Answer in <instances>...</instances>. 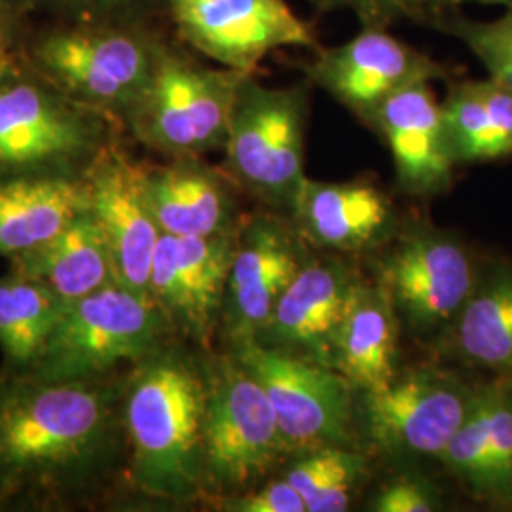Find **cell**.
<instances>
[{
    "mask_svg": "<svg viewBox=\"0 0 512 512\" xmlns=\"http://www.w3.org/2000/svg\"><path fill=\"white\" fill-rule=\"evenodd\" d=\"M124 378L0 376V505L67 509L109 490L126 469Z\"/></svg>",
    "mask_w": 512,
    "mask_h": 512,
    "instance_id": "6da1fadb",
    "label": "cell"
},
{
    "mask_svg": "<svg viewBox=\"0 0 512 512\" xmlns=\"http://www.w3.org/2000/svg\"><path fill=\"white\" fill-rule=\"evenodd\" d=\"M139 165L143 194L162 234L203 238L238 230L236 203L226 177L203 164L200 156Z\"/></svg>",
    "mask_w": 512,
    "mask_h": 512,
    "instance_id": "ffe728a7",
    "label": "cell"
},
{
    "mask_svg": "<svg viewBox=\"0 0 512 512\" xmlns=\"http://www.w3.org/2000/svg\"><path fill=\"white\" fill-rule=\"evenodd\" d=\"M114 122L50 82L14 76L0 84V177H86L116 143Z\"/></svg>",
    "mask_w": 512,
    "mask_h": 512,
    "instance_id": "3957f363",
    "label": "cell"
},
{
    "mask_svg": "<svg viewBox=\"0 0 512 512\" xmlns=\"http://www.w3.org/2000/svg\"><path fill=\"white\" fill-rule=\"evenodd\" d=\"M14 76H16V67L12 63V55L8 52L6 35H4V29L0 25V84L14 78Z\"/></svg>",
    "mask_w": 512,
    "mask_h": 512,
    "instance_id": "836d02e7",
    "label": "cell"
},
{
    "mask_svg": "<svg viewBox=\"0 0 512 512\" xmlns=\"http://www.w3.org/2000/svg\"><path fill=\"white\" fill-rule=\"evenodd\" d=\"M442 107L446 139L456 165L512 156V92L486 80H452Z\"/></svg>",
    "mask_w": 512,
    "mask_h": 512,
    "instance_id": "484cf974",
    "label": "cell"
},
{
    "mask_svg": "<svg viewBox=\"0 0 512 512\" xmlns=\"http://www.w3.org/2000/svg\"><path fill=\"white\" fill-rule=\"evenodd\" d=\"M86 183L90 211L109 243L116 281L150 298V270L162 232L143 194L141 165L114 143L88 169Z\"/></svg>",
    "mask_w": 512,
    "mask_h": 512,
    "instance_id": "e0dca14e",
    "label": "cell"
},
{
    "mask_svg": "<svg viewBox=\"0 0 512 512\" xmlns=\"http://www.w3.org/2000/svg\"><path fill=\"white\" fill-rule=\"evenodd\" d=\"M467 2H478V4H495V6H503L505 10H512V0H429L431 4V23L433 19L439 18L440 14L444 12H452V10H459L461 4ZM429 23V25H431Z\"/></svg>",
    "mask_w": 512,
    "mask_h": 512,
    "instance_id": "d6a6232c",
    "label": "cell"
},
{
    "mask_svg": "<svg viewBox=\"0 0 512 512\" xmlns=\"http://www.w3.org/2000/svg\"><path fill=\"white\" fill-rule=\"evenodd\" d=\"M480 384L421 366L365 391L361 418L370 444L393 458H440L475 403Z\"/></svg>",
    "mask_w": 512,
    "mask_h": 512,
    "instance_id": "9c48e42d",
    "label": "cell"
},
{
    "mask_svg": "<svg viewBox=\"0 0 512 512\" xmlns=\"http://www.w3.org/2000/svg\"><path fill=\"white\" fill-rule=\"evenodd\" d=\"M463 365L490 380L512 382V264L505 260L480 268L475 291L446 330Z\"/></svg>",
    "mask_w": 512,
    "mask_h": 512,
    "instance_id": "cb8c5ba5",
    "label": "cell"
},
{
    "mask_svg": "<svg viewBox=\"0 0 512 512\" xmlns=\"http://www.w3.org/2000/svg\"><path fill=\"white\" fill-rule=\"evenodd\" d=\"M366 126L384 137L397 179L406 192L431 196L452 184L458 165L450 152L442 107L431 82L412 84L387 97Z\"/></svg>",
    "mask_w": 512,
    "mask_h": 512,
    "instance_id": "d6986e66",
    "label": "cell"
},
{
    "mask_svg": "<svg viewBox=\"0 0 512 512\" xmlns=\"http://www.w3.org/2000/svg\"><path fill=\"white\" fill-rule=\"evenodd\" d=\"M90 207L86 177H0V256L12 258L61 232Z\"/></svg>",
    "mask_w": 512,
    "mask_h": 512,
    "instance_id": "603a6c76",
    "label": "cell"
},
{
    "mask_svg": "<svg viewBox=\"0 0 512 512\" xmlns=\"http://www.w3.org/2000/svg\"><path fill=\"white\" fill-rule=\"evenodd\" d=\"M247 74L203 67L164 46L128 124L143 145L169 158L222 148L239 84Z\"/></svg>",
    "mask_w": 512,
    "mask_h": 512,
    "instance_id": "52a82bcc",
    "label": "cell"
},
{
    "mask_svg": "<svg viewBox=\"0 0 512 512\" xmlns=\"http://www.w3.org/2000/svg\"><path fill=\"white\" fill-rule=\"evenodd\" d=\"M359 283L338 260H306L255 342L332 368L336 334Z\"/></svg>",
    "mask_w": 512,
    "mask_h": 512,
    "instance_id": "2e32d148",
    "label": "cell"
},
{
    "mask_svg": "<svg viewBox=\"0 0 512 512\" xmlns=\"http://www.w3.org/2000/svg\"><path fill=\"white\" fill-rule=\"evenodd\" d=\"M308 86L266 88L247 74L239 84L224 141V171L258 200L293 213L306 183Z\"/></svg>",
    "mask_w": 512,
    "mask_h": 512,
    "instance_id": "5b68a950",
    "label": "cell"
},
{
    "mask_svg": "<svg viewBox=\"0 0 512 512\" xmlns=\"http://www.w3.org/2000/svg\"><path fill=\"white\" fill-rule=\"evenodd\" d=\"M8 260L10 274L37 281L63 302L118 283L109 243L90 207L52 238Z\"/></svg>",
    "mask_w": 512,
    "mask_h": 512,
    "instance_id": "7402d4cb",
    "label": "cell"
},
{
    "mask_svg": "<svg viewBox=\"0 0 512 512\" xmlns=\"http://www.w3.org/2000/svg\"><path fill=\"white\" fill-rule=\"evenodd\" d=\"M293 215L304 238L346 253L380 243L393 222L387 196L366 181L319 183L306 179Z\"/></svg>",
    "mask_w": 512,
    "mask_h": 512,
    "instance_id": "44dd1931",
    "label": "cell"
},
{
    "mask_svg": "<svg viewBox=\"0 0 512 512\" xmlns=\"http://www.w3.org/2000/svg\"><path fill=\"white\" fill-rule=\"evenodd\" d=\"M319 14L351 10L363 27L389 29L399 21L431 23L429 0H308Z\"/></svg>",
    "mask_w": 512,
    "mask_h": 512,
    "instance_id": "f546056e",
    "label": "cell"
},
{
    "mask_svg": "<svg viewBox=\"0 0 512 512\" xmlns=\"http://www.w3.org/2000/svg\"><path fill=\"white\" fill-rule=\"evenodd\" d=\"M175 334L152 298L112 283L65 302L37 366L38 380H88L116 374L169 344Z\"/></svg>",
    "mask_w": 512,
    "mask_h": 512,
    "instance_id": "277c9868",
    "label": "cell"
},
{
    "mask_svg": "<svg viewBox=\"0 0 512 512\" xmlns=\"http://www.w3.org/2000/svg\"><path fill=\"white\" fill-rule=\"evenodd\" d=\"M397 310L380 285L359 283L334 342V363L361 393L382 389L399 374Z\"/></svg>",
    "mask_w": 512,
    "mask_h": 512,
    "instance_id": "d4e9b609",
    "label": "cell"
},
{
    "mask_svg": "<svg viewBox=\"0 0 512 512\" xmlns=\"http://www.w3.org/2000/svg\"><path fill=\"white\" fill-rule=\"evenodd\" d=\"M162 50L160 42L141 33L71 31L42 40L35 55L57 90L128 122L147 93Z\"/></svg>",
    "mask_w": 512,
    "mask_h": 512,
    "instance_id": "ba28073f",
    "label": "cell"
},
{
    "mask_svg": "<svg viewBox=\"0 0 512 512\" xmlns=\"http://www.w3.org/2000/svg\"><path fill=\"white\" fill-rule=\"evenodd\" d=\"M433 29L461 40L492 78L512 92V10L494 21H475L459 10L433 19Z\"/></svg>",
    "mask_w": 512,
    "mask_h": 512,
    "instance_id": "f1b7e54d",
    "label": "cell"
},
{
    "mask_svg": "<svg viewBox=\"0 0 512 512\" xmlns=\"http://www.w3.org/2000/svg\"><path fill=\"white\" fill-rule=\"evenodd\" d=\"M65 302L37 281L0 277L2 376H27L48 344Z\"/></svg>",
    "mask_w": 512,
    "mask_h": 512,
    "instance_id": "4316f807",
    "label": "cell"
},
{
    "mask_svg": "<svg viewBox=\"0 0 512 512\" xmlns=\"http://www.w3.org/2000/svg\"><path fill=\"white\" fill-rule=\"evenodd\" d=\"M203 490L207 501L251 490L289 454L274 406L230 353L205 363Z\"/></svg>",
    "mask_w": 512,
    "mask_h": 512,
    "instance_id": "8992f818",
    "label": "cell"
},
{
    "mask_svg": "<svg viewBox=\"0 0 512 512\" xmlns=\"http://www.w3.org/2000/svg\"><path fill=\"white\" fill-rule=\"evenodd\" d=\"M65 2H71V4H76V6H90V4H105V2H118V0H65Z\"/></svg>",
    "mask_w": 512,
    "mask_h": 512,
    "instance_id": "e575fe53",
    "label": "cell"
},
{
    "mask_svg": "<svg viewBox=\"0 0 512 512\" xmlns=\"http://www.w3.org/2000/svg\"><path fill=\"white\" fill-rule=\"evenodd\" d=\"M440 463L476 501L512 511V382L480 384Z\"/></svg>",
    "mask_w": 512,
    "mask_h": 512,
    "instance_id": "ac0fdd59",
    "label": "cell"
},
{
    "mask_svg": "<svg viewBox=\"0 0 512 512\" xmlns=\"http://www.w3.org/2000/svg\"><path fill=\"white\" fill-rule=\"evenodd\" d=\"M304 262L300 239L283 222L258 217L238 228L220 317L230 346L255 340Z\"/></svg>",
    "mask_w": 512,
    "mask_h": 512,
    "instance_id": "9a60e30c",
    "label": "cell"
},
{
    "mask_svg": "<svg viewBox=\"0 0 512 512\" xmlns=\"http://www.w3.org/2000/svg\"><path fill=\"white\" fill-rule=\"evenodd\" d=\"M439 507L435 490L416 478L391 480L372 501V511L378 512H433Z\"/></svg>",
    "mask_w": 512,
    "mask_h": 512,
    "instance_id": "1f68e13d",
    "label": "cell"
},
{
    "mask_svg": "<svg viewBox=\"0 0 512 512\" xmlns=\"http://www.w3.org/2000/svg\"><path fill=\"white\" fill-rule=\"evenodd\" d=\"M236 232L158 241L148 293L175 334L209 348L220 327Z\"/></svg>",
    "mask_w": 512,
    "mask_h": 512,
    "instance_id": "4fadbf2b",
    "label": "cell"
},
{
    "mask_svg": "<svg viewBox=\"0 0 512 512\" xmlns=\"http://www.w3.org/2000/svg\"><path fill=\"white\" fill-rule=\"evenodd\" d=\"M209 503L219 505L220 511L228 512H308L304 499L287 478L268 482L260 490L217 497Z\"/></svg>",
    "mask_w": 512,
    "mask_h": 512,
    "instance_id": "4dcf8cb0",
    "label": "cell"
},
{
    "mask_svg": "<svg viewBox=\"0 0 512 512\" xmlns=\"http://www.w3.org/2000/svg\"><path fill=\"white\" fill-rule=\"evenodd\" d=\"M304 73L336 101L368 122L374 110L393 93L418 82L446 80L450 73L439 61L412 48L387 29L363 27L342 46L313 50Z\"/></svg>",
    "mask_w": 512,
    "mask_h": 512,
    "instance_id": "5bb4252c",
    "label": "cell"
},
{
    "mask_svg": "<svg viewBox=\"0 0 512 512\" xmlns=\"http://www.w3.org/2000/svg\"><path fill=\"white\" fill-rule=\"evenodd\" d=\"M179 35L222 67L256 74L277 48L319 44L287 0H167Z\"/></svg>",
    "mask_w": 512,
    "mask_h": 512,
    "instance_id": "7c38bea8",
    "label": "cell"
},
{
    "mask_svg": "<svg viewBox=\"0 0 512 512\" xmlns=\"http://www.w3.org/2000/svg\"><path fill=\"white\" fill-rule=\"evenodd\" d=\"M205 363L167 344L129 366L124 427L129 488L148 499L190 503L203 490Z\"/></svg>",
    "mask_w": 512,
    "mask_h": 512,
    "instance_id": "7a4b0ae2",
    "label": "cell"
},
{
    "mask_svg": "<svg viewBox=\"0 0 512 512\" xmlns=\"http://www.w3.org/2000/svg\"><path fill=\"white\" fill-rule=\"evenodd\" d=\"M480 264L454 236L408 234L382 258L378 285L416 330H448L473 294Z\"/></svg>",
    "mask_w": 512,
    "mask_h": 512,
    "instance_id": "8fae6325",
    "label": "cell"
},
{
    "mask_svg": "<svg viewBox=\"0 0 512 512\" xmlns=\"http://www.w3.org/2000/svg\"><path fill=\"white\" fill-rule=\"evenodd\" d=\"M232 355L264 387L289 452L349 446L353 385L334 368L260 346H232Z\"/></svg>",
    "mask_w": 512,
    "mask_h": 512,
    "instance_id": "30bf717a",
    "label": "cell"
},
{
    "mask_svg": "<svg viewBox=\"0 0 512 512\" xmlns=\"http://www.w3.org/2000/svg\"><path fill=\"white\" fill-rule=\"evenodd\" d=\"M366 476V458L349 446H325L304 452L285 478L306 503L308 512L348 511Z\"/></svg>",
    "mask_w": 512,
    "mask_h": 512,
    "instance_id": "83f0119b",
    "label": "cell"
}]
</instances>
